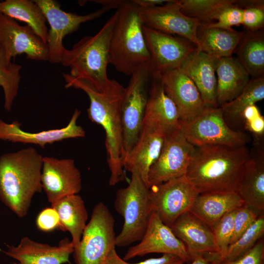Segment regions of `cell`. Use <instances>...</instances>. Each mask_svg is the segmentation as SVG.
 <instances>
[{
	"label": "cell",
	"instance_id": "43",
	"mask_svg": "<svg viewBox=\"0 0 264 264\" xmlns=\"http://www.w3.org/2000/svg\"><path fill=\"white\" fill-rule=\"evenodd\" d=\"M36 225L43 232H50L59 229V217L56 211L52 207L42 210L37 217Z\"/></svg>",
	"mask_w": 264,
	"mask_h": 264
},
{
	"label": "cell",
	"instance_id": "28",
	"mask_svg": "<svg viewBox=\"0 0 264 264\" xmlns=\"http://www.w3.org/2000/svg\"><path fill=\"white\" fill-rule=\"evenodd\" d=\"M243 32L234 30L211 27L201 23L198 28L197 49L220 59L232 56Z\"/></svg>",
	"mask_w": 264,
	"mask_h": 264
},
{
	"label": "cell",
	"instance_id": "15",
	"mask_svg": "<svg viewBox=\"0 0 264 264\" xmlns=\"http://www.w3.org/2000/svg\"><path fill=\"white\" fill-rule=\"evenodd\" d=\"M143 25L170 35L183 37L198 45L197 32L201 23L181 11L176 0L160 5L139 8Z\"/></svg>",
	"mask_w": 264,
	"mask_h": 264
},
{
	"label": "cell",
	"instance_id": "29",
	"mask_svg": "<svg viewBox=\"0 0 264 264\" xmlns=\"http://www.w3.org/2000/svg\"><path fill=\"white\" fill-rule=\"evenodd\" d=\"M237 193L244 204L264 211V158L262 153L251 157Z\"/></svg>",
	"mask_w": 264,
	"mask_h": 264
},
{
	"label": "cell",
	"instance_id": "35",
	"mask_svg": "<svg viewBox=\"0 0 264 264\" xmlns=\"http://www.w3.org/2000/svg\"><path fill=\"white\" fill-rule=\"evenodd\" d=\"M264 234V215L257 220L234 242L231 243L222 261L234 260L244 254L262 238Z\"/></svg>",
	"mask_w": 264,
	"mask_h": 264
},
{
	"label": "cell",
	"instance_id": "5",
	"mask_svg": "<svg viewBox=\"0 0 264 264\" xmlns=\"http://www.w3.org/2000/svg\"><path fill=\"white\" fill-rule=\"evenodd\" d=\"M117 20L110 43V64L119 72L131 75L140 66L150 63L139 15L134 0H122L116 9Z\"/></svg>",
	"mask_w": 264,
	"mask_h": 264
},
{
	"label": "cell",
	"instance_id": "14",
	"mask_svg": "<svg viewBox=\"0 0 264 264\" xmlns=\"http://www.w3.org/2000/svg\"><path fill=\"white\" fill-rule=\"evenodd\" d=\"M0 52L8 62L24 54L28 59L48 61L47 44L28 26L0 13Z\"/></svg>",
	"mask_w": 264,
	"mask_h": 264
},
{
	"label": "cell",
	"instance_id": "33",
	"mask_svg": "<svg viewBox=\"0 0 264 264\" xmlns=\"http://www.w3.org/2000/svg\"><path fill=\"white\" fill-rule=\"evenodd\" d=\"M181 11L186 16L208 23L215 20L225 8L233 5L236 0H176Z\"/></svg>",
	"mask_w": 264,
	"mask_h": 264
},
{
	"label": "cell",
	"instance_id": "11",
	"mask_svg": "<svg viewBox=\"0 0 264 264\" xmlns=\"http://www.w3.org/2000/svg\"><path fill=\"white\" fill-rule=\"evenodd\" d=\"M33 0L41 8L50 25L47 45L48 61L52 64L61 63L65 48L63 40L66 35L77 31L82 23L99 18L112 9L103 5L101 8L93 12L80 15L63 10L58 2L54 0Z\"/></svg>",
	"mask_w": 264,
	"mask_h": 264
},
{
	"label": "cell",
	"instance_id": "13",
	"mask_svg": "<svg viewBox=\"0 0 264 264\" xmlns=\"http://www.w3.org/2000/svg\"><path fill=\"white\" fill-rule=\"evenodd\" d=\"M146 44L150 55L152 73L163 72L179 68L197 46L188 40L143 25Z\"/></svg>",
	"mask_w": 264,
	"mask_h": 264
},
{
	"label": "cell",
	"instance_id": "40",
	"mask_svg": "<svg viewBox=\"0 0 264 264\" xmlns=\"http://www.w3.org/2000/svg\"><path fill=\"white\" fill-rule=\"evenodd\" d=\"M185 262V260L179 256L165 254L159 258H151L137 263H129L118 255L115 247L110 250L106 260L107 264H184Z\"/></svg>",
	"mask_w": 264,
	"mask_h": 264
},
{
	"label": "cell",
	"instance_id": "44",
	"mask_svg": "<svg viewBox=\"0 0 264 264\" xmlns=\"http://www.w3.org/2000/svg\"><path fill=\"white\" fill-rule=\"evenodd\" d=\"M222 259L218 252H206L194 256L188 264H220Z\"/></svg>",
	"mask_w": 264,
	"mask_h": 264
},
{
	"label": "cell",
	"instance_id": "39",
	"mask_svg": "<svg viewBox=\"0 0 264 264\" xmlns=\"http://www.w3.org/2000/svg\"><path fill=\"white\" fill-rule=\"evenodd\" d=\"M242 19L243 9L238 6L235 2L224 9L218 16L215 22L205 24L211 27L231 30L233 29V26L242 24Z\"/></svg>",
	"mask_w": 264,
	"mask_h": 264
},
{
	"label": "cell",
	"instance_id": "27",
	"mask_svg": "<svg viewBox=\"0 0 264 264\" xmlns=\"http://www.w3.org/2000/svg\"><path fill=\"white\" fill-rule=\"evenodd\" d=\"M59 217V229L68 231L74 248L79 244L87 225L88 213L83 198L78 194L65 197L51 204Z\"/></svg>",
	"mask_w": 264,
	"mask_h": 264
},
{
	"label": "cell",
	"instance_id": "38",
	"mask_svg": "<svg viewBox=\"0 0 264 264\" xmlns=\"http://www.w3.org/2000/svg\"><path fill=\"white\" fill-rule=\"evenodd\" d=\"M264 212L244 205L235 210L230 244L237 241Z\"/></svg>",
	"mask_w": 264,
	"mask_h": 264
},
{
	"label": "cell",
	"instance_id": "9",
	"mask_svg": "<svg viewBox=\"0 0 264 264\" xmlns=\"http://www.w3.org/2000/svg\"><path fill=\"white\" fill-rule=\"evenodd\" d=\"M180 130L187 140L195 146H245L247 140L244 133L229 127L220 107H206L192 121L180 122Z\"/></svg>",
	"mask_w": 264,
	"mask_h": 264
},
{
	"label": "cell",
	"instance_id": "19",
	"mask_svg": "<svg viewBox=\"0 0 264 264\" xmlns=\"http://www.w3.org/2000/svg\"><path fill=\"white\" fill-rule=\"evenodd\" d=\"M74 249L71 241L66 238L58 245L52 246L24 237L17 246L7 244L6 251H0L18 261L16 264H63L69 263Z\"/></svg>",
	"mask_w": 264,
	"mask_h": 264
},
{
	"label": "cell",
	"instance_id": "2",
	"mask_svg": "<svg viewBox=\"0 0 264 264\" xmlns=\"http://www.w3.org/2000/svg\"><path fill=\"white\" fill-rule=\"evenodd\" d=\"M251 157L245 146H195L185 176L198 194L237 192Z\"/></svg>",
	"mask_w": 264,
	"mask_h": 264
},
{
	"label": "cell",
	"instance_id": "42",
	"mask_svg": "<svg viewBox=\"0 0 264 264\" xmlns=\"http://www.w3.org/2000/svg\"><path fill=\"white\" fill-rule=\"evenodd\" d=\"M264 241L261 239L241 257L230 261H222L220 264H264Z\"/></svg>",
	"mask_w": 264,
	"mask_h": 264
},
{
	"label": "cell",
	"instance_id": "3",
	"mask_svg": "<svg viewBox=\"0 0 264 264\" xmlns=\"http://www.w3.org/2000/svg\"><path fill=\"white\" fill-rule=\"evenodd\" d=\"M43 159L33 147L0 156V200L19 218L27 215L34 196L43 190Z\"/></svg>",
	"mask_w": 264,
	"mask_h": 264
},
{
	"label": "cell",
	"instance_id": "30",
	"mask_svg": "<svg viewBox=\"0 0 264 264\" xmlns=\"http://www.w3.org/2000/svg\"><path fill=\"white\" fill-rule=\"evenodd\" d=\"M0 13L24 22L41 40L47 44L46 19L41 8L30 0H5L0 1Z\"/></svg>",
	"mask_w": 264,
	"mask_h": 264
},
{
	"label": "cell",
	"instance_id": "21",
	"mask_svg": "<svg viewBox=\"0 0 264 264\" xmlns=\"http://www.w3.org/2000/svg\"><path fill=\"white\" fill-rule=\"evenodd\" d=\"M165 138L159 127L143 121L138 139L124 161L123 168L130 173L137 171L147 184L149 169L158 157Z\"/></svg>",
	"mask_w": 264,
	"mask_h": 264
},
{
	"label": "cell",
	"instance_id": "22",
	"mask_svg": "<svg viewBox=\"0 0 264 264\" xmlns=\"http://www.w3.org/2000/svg\"><path fill=\"white\" fill-rule=\"evenodd\" d=\"M218 60L197 48L178 68L194 82L207 107H217Z\"/></svg>",
	"mask_w": 264,
	"mask_h": 264
},
{
	"label": "cell",
	"instance_id": "16",
	"mask_svg": "<svg viewBox=\"0 0 264 264\" xmlns=\"http://www.w3.org/2000/svg\"><path fill=\"white\" fill-rule=\"evenodd\" d=\"M41 179L51 204L65 197L78 194L82 188L81 174L73 159L43 157Z\"/></svg>",
	"mask_w": 264,
	"mask_h": 264
},
{
	"label": "cell",
	"instance_id": "34",
	"mask_svg": "<svg viewBox=\"0 0 264 264\" xmlns=\"http://www.w3.org/2000/svg\"><path fill=\"white\" fill-rule=\"evenodd\" d=\"M22 68L19 64L7 62L0 52V86L3 90L4 107L7 111L11 110L18 93Z\"/></svg>",
	"mask_w": 264,
	"mask_h": 264
},
{
	"label": "cell",
	"instance_id": "36",
	"mask_svg": "<svg viewBox=\"0 0 264 264\" xmlns=\"http://www.w3.org/2000/svg\"><path fill=\"white\" fill-rule=\"evenodd\" d=\"M236 4L243 9L242 24L247 31L254 32L263 29L264 0H237Z\"/></svg>",
	"mask_w": 264,
	"mask_h": 264
},
{
	"label": "cell",
	"instance_id": "17",
	"mask_svg": "<svg viewBox=\"0 0 264 264\" xmlns=\"http://www.w3.org/2000/svg\"><path fill=\"white\" fill-rule=\"evenodd\" d=\"M138 244L130 247L123 260H130L137 256L153 253L173 254L191 262L185 246L154 214L151 213L145 234Z\"/></svg>",
	"mask_w": 264,
	"mask_h": 264
},
{
	"label": "cell",
	"instance_id": "31",
	"mask_svg": "<svg viewBox=\"0 0 264 264\" xmlns=\"http://www.w3.org/2000/svg\"><path fill=\"white\" fill-rule=\"evenodd\" d=\"M237 59L251 78L264 75L263 29L244 33L237 46Z\"/></svg>",
	"mask_w": 264,
	"mask_h": 264
},
{
	"label": "cell",
	"instance_id": "25",
	"mask_svg": "<svg viewBox=\"0 0 264 264\" xmlns=\"http://www.w3.org/2000/svg\"><path fill=\"white\" fill-rule=\"evenodd\" d=\"M217 106L229 102L245 88L251 77L237 57L219 59L217 67Z\"/></svg>",
	"mask_w": 264,
	"mask_h": 264
},
{
	"label": "cell",
	"instance_id": "4",
	"mask_svg": "<svg viewBox=\"0 0 264 264\" xmlns=\"http://www.w3.org/2000/svg\"><path fill=\"white\" fill-rule=\"evenodd\" d=\"M118 16L116 9L96 34L83 37L70 49L65 48L62 55L61 63L70 68L69 74L86 81L98 91H103L111 82L107 69L110 40Z\"/></svg>",
	"mask_w": 264,
	"mask_h": 264
},
{
	"label": "cell",
	"instance_id": "10",
	"mask_svg": "<svg viewBox=\"0 0 264 264\" xmlns=\"http://www.w3.org/2000/svg\"><path fill=\"white\" fill-rule=\"evenodd\" d=\"M198 195L185 176L170 180L149 188L150 212L170 227L181 215L189 211Z\"/></svg>",
	"mask_w": 264,
	"mask_h": 264
},
{
	"label": "cell",
	"instance_id": "20",
	"mask_svg": "<svg viewBox=\"0 0 264 264\" xmlns=\"http://www.w3.org/2000/svg\"><path fill=\"white\" fill-rule=\"evenodd\" d=\"M81 111L76 109L67 125L61 129H51L39 132H30L23 131L19 122L14 121L7 123L0 119V140L13 143L33 144L44 148L47 144L69 138H81L86 132L82 127L77 124Z\"/></svg>",
	"mask_w": 264,
	"mask_h": 264
},
{
	"label": "cell",
	"instance_id": "23",
	"mask_svg": "<svg viewBox=\"0 0 264 264\" xmlns=\"http://www.w3.org/2000/svg\"><path fill=\"white\" fill-rule=\"evenodd\" d=\"M143 121L157 126L165 136L180 130L178 110L165 92L159 75L152 73Z\"/></svg>",
	"mask_w": 264,
	"mask_h": 264
},
{
	"label": "cell",
	"instance_id": "37",
	"mask_svg": "<svg viewBox=\"0 0 264 264\" xmlns=\"http://www.w3.org/2000/svg\"><path fill=\"white\" fill-rule=\"evenodd\" d=\"M235 210L224 215L211 227L219 253L222 260L230 244Z\"/></svg>",
	"mask_w": 264,
	"mask_h": 264
},
{
	"label": "cell",
	"instance_id": "45",
	"mask_svg": "<svg viewBox=\"0 0 264 264\" xmlns=\"http://www.w3.org/2000/svg\"><path fill=\"white\" fill-rule=\"evenodd\" d=\"M170 0H134V3L140 8H147L163 4Z\"/></svg>",
	"mask_w": 264,
	"mask_h": 264
},
{
	"label": "cell",
	"instance_id": "1",
	"mask_svg": "<svg viewBox=\"0 0 264 264\" xmlns=\"http://www.w3.org/2000/svg\"><path fill=\"white\" fill-rule=\"evenodd\" d=\"M65 88H74L85 92L90 104L87 110L89 119L100 125L105 132L107 162L110 172L109 181L113 186L126 179L121 157L123 148V128L121 104L125 88L117 81L111 79L103 91H98L85 80L69 74L63 73Z\"/></svg>",
	"mask_w": 264,
	"mask_h": 264
},
{
	"label": "cell",
	"instance_id": "24",
	"mask_svg": "<svg viewBox=\"0 0 264 264\" xmlns=\"http://www.w3.org/2000/svg\"><path fill=\"white\" fill-rule=\"evenodd\" d=\"M170 227L185 246L191 260L199 253H219L211 228L189 211L181 215Z\"/></svg>",
	"mask_w": 264,
	"mask_h": 264
},
{
	"label": "cell",
	"instance_id": "26",
	"mask_svg": "<svg viewBox=\"0 0 264 264\" xmlns=\"http://www.w3.org/2000/svg\"><path fill=\"white\" fill-rule=\"evenodd\" d=\"M244 205L236 192L207 193L198 195L189 211L211 228L224 215Z\"/></svg>",
	"mask_w": 264,
	"mask_h": 264
},
{
	"label": "cell",
	"instance_id": "6",
	"mask_svg": "<svg viewBox=\"0 0 264 264\" xmlns=\"http://www.w3.org/2000/svg\"><path fill=\"white\" fill-rule=\"evenodd\" d=\"M128 186L116 194L114 208L123 218L122 229L115 238V246L125 247L140 241L147 228L151 213L148 204L149 188L137 171L131 173Z\"/></svg>",
	"mask_w": 264,
	"mask_h": 264
},
{
	"label": "cell",
	"instance_id": "41",
	"mask_svg": "<svg viewBox=\"0 0 264 264\" xmlns=\"http://www.w3.org/2000/svg\"><path fill=\"white\" fill-rule=\"evenodd\" d=\"M241 118L247 130L258 136L263 134L264 118L255 104L245 108L242 113Z\"/></svg>",
	"mask_w": 264,
	"mask_h": 264
},
{
	"label": "cell",
	"instance_id": "32",
	"mask_svg": "<svg viewBox=\"0 0 264 264\" xmlns=\"http://www.w3.org/2000/svg\"><path fill=\"white\" fill-rule=\"evenodd\" d=\"M264 98V75L251 78L244 90L235 98L220 107L224 118L233 121L241 119L244 110Z\"/></svg>",
	"mask_w": 264,
	"mask_h": 264
},
{
	"label": "cell",
	"instance_id": "7",
	"mask_svg": "<svg viewBox=\"0 0 264 264\" xmlns=\"http://www.w3.org/2000/svg\"><path fill=\"white\" fill-rule=\"evenodd\" d=\"M131 76L121 104L122 165L137 141L142 127L152 77L150 64L138 67Z\"/></svg>",
	"mask_w": 264,
	"mask_h": 264
},
{
	"label": "cell",
	"instance_id": "12",
	"mask_svg": "<svg viewBox=\"0 0 264 264\" xmlns=\"http://www.w3.org/2000/svg\"><path fill=\"white\" fill-rule=\"evenodd\" d=\"M194 147L180 130L165 136L160 154L148 173V188L185 176Z\"/></svg>",
	"mask_w": 264,
	"mask_h": 264
},
{
	"label": "cell",
	"instance_id": "8",
	"mask_svg": "<svg viewBox=\"0 0 264 264\" xmlns=\"http://www.w3.org/2000/svg\"><path fill=\"white\" fill-rule=\"evenodd\" d=\"M114 222L104 203L94 206L79 244L73 252L75 264H107L110 251L115 247Z\"/></svg>",
	"mask_w": 264,
	"mask_h": 264
},
{
	"label": "cell",
	"instance_id": "18",
	"mask_svg": "<svg viewBox=\"0 0 264 264\" xmlns=\"http://www.w3.org/2000/svg\"><path fill=\"white\" fill-rule=\"evenodd\" d=\"M159 76L165 92L177 107L180 122L192 121L207 107L194 82L179 69L166 71Z\"/></svg>",
	"mask_w": 264,
	"mask_h": 264
}]
</instances>
